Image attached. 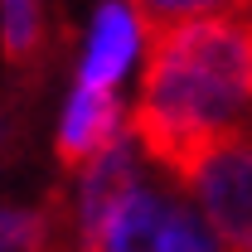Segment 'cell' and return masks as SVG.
<instances>
[{
	"instance_id": "1",
	"label": "cell",
	"mask_w": 252,
	"mask_h": 252,
	"mask_svg": "<svg viewBox=\"0 0 252 252\" xmlns=\"http://www.w3.org/2000/svg\"><path fill=\"white\" fill-rule=\"evenodd\" d=\"M131 126L146 151L180 170L194 151L252 126V0L156 25L136 78Z\"/></svg>"
},
{
	"instance_id": "5",
	"label": "cell",
	"mask_w": 252,
	"mask_h": 252,
	"mask_svg": "<svg viewBox=\"0 0 252 252\" xmlns=\"http://www.w3.org/2000/svg\"><path fill=\"white\" fill-rule=\"evenodd\" d=\"M126 131H131V107L122 93L73 83L59 107V122H54V151L63 165H83L88 156H97L102 146H112Z\"/></svg>"
},
{
	"instance_id": "3",
	"label": "cell",
	"mask_w": 252,
	"mask_h": 252,
	"mask_svg": "<svg viewBox=\"0 0 252 252\" xmlns=\"http://www.w3.org/2000/svg\"><path fill=\"white\" fill-rule=\"evenodd\" d=\"M223 252H252V126L194 151L175 170Z\"/></svg>"
},
{
	"instance_id": "7",
	"label": "cell",
	"mask_w": 252,
	"mask_h": 252,
	"mask_svg": "<svg viewBox=\"0 0 252 252\" xmlns=\"http://www.w3.org/2000/svg\"><path fill=\"white\" fill-rule=\"evenodd\" d=\"M49 248H54V219H49V209L0 204V252H49Z\"/></svg>"
},
{
	"instance_id": "4",
	"label": "cell",
	"mask_w": 252,
	"mask_h": 252,
	"mask_svg": "<svg viewBox=\"0 0 252 252\" xmlns=\"http://www.w3.org/2000/svg\"><path fill=\"white\" fill-rule=\"evenodd\" d=\"M151 39H156V20L136 0H97L78 39L73 83L126 93V83H136L146 68Z\"/></svg>"
},
{
	"instance_id": "2",
	"label": "cell",
	"mask_w": 252,
	"mask_h": 252,
	"mask_svg": "<svg viewBox=\"0 0 252 252\" xmlns=\"http://www.w3.org/2000/svg\"><path fill=\"white\" fill-rule=\"evenodd\" d=\"M73 252H223V243L180 185V175L151 160V170Z\"/></svg>"
},
{
	"instance_id": "9",
	"label": "cell",
	"mask_w": 252,
	"mask_h": 252,
	"mask_svg": "<svg viewBox=\"0 0 252 252\" xmlns=\"http://www.w3.org/2000/svg\"><path fill=\"white\" fill-rule=\"evenodd\" d=\"M5 141H10V117L0 112V146H5Z\"/></svg>"
},
{
	"instance_id": "8",
	"label": "cell",
	"mask_w": 252,
	"mask_h": 252,
	"mask_svg": "<svg viewBox=\"0 0 252 252\" xmlns=\"http://www.w3.org/2000/svg\"><path fill=\"white\" fill-rule=\"evenodd\" d=\"M156 25H175V20H189V15H204V10H223L233 0H136Z\"/></svg>"
},
{
	"instance_id": "6",
	"label": "cell",
	"mask_w": 252,
	"mask_h": 252,
	"mask_svg": "<svg viewBox=\"0 0 252 252\" xmlns=\"http://www.w3.org/2000/svg\"><path fill=\"white\" fill-rule=\"evenodd\" d=\"M49 34L44 0H0V49L10 63H34Z\"/></svg>"
}]
</instances>
